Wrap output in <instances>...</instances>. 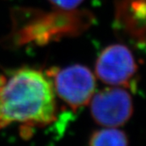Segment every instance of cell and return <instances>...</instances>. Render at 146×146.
I'll return each instance as SVG.
<instances>
[{
    "label": "cell",
    "mask_w": 146,
    "mask_h": 146,
    "mask_svg": "<svg viewBox=\"0 0 146 146\" xmlns=\"http://www.w3.org/2000/svg\"><path fill=\"white\" fill-rule=\"evenodd\" d=\"M53 83L48 74L22 68L0 75V129L13 122L43 126L56 119Z\"/></svg>",
    "instance_id": "cell-1"
},
{
    "label": "cell",
    "mask_w": 146,
    "mask_h": 146,
    "mask_svg": "<svg viewBox=\"0 0 146 146\" xmlns=\"http://www.w3.org/2000/svg\"><path fill=\"white\" fill-rule=\"evenodd\" d=\"M48 75L55 92L73 109L86 105L93 96L95 78L87 67L75 64L62 70H51Z\"/></svg>",
    "instance_id": "cell-2"
},
{
    "label": "cell",
    "mask_w": 146,
    "mask_h": 146,
    "mask_svg": "<svg viewBox=\"0 0 146 146\" xmlns=\"http://www.w3.org/2000/svg\"><path fill=\"white\" fill-rule=\"evenodd\" d=\"M93 119L108 128H116L127 122L133 112L129 93L120 87L107 88L91 99Z\"/></svg>",
    "instance_id": "cell-3"
},
{
    "label": "cell",
    "mask_w": 146,
    "mask_h": 146,
    "mask_svg": "<svg viewBox=\"0 0 146 146\" xmlns=\"http://www.w3.org/2000/svg\"><path fill=\"white\" fill-rule=\"evenodd\" d=\"M135 71L137 64L133 54L121 44L103 49L95 64L97 77L106 84L115 86H129Z\"/></svg>",
    "instance_id": "cell-4"
},
{
    "label": "cell",
    "mask_w": 146,
    "mask_h": 146,
    "mask_svg": "<svg viewBox=\"0 0 146 146\" xmlns=\"http://www.w3.org/2000/svg\"><path fill=\"white\" fill-rule=\"evenodd\" d=\"M89 146H129L124 132L115 128H108L92 134Z\"/></svg>",
    "instance_id": "cell-5"
},
{
    "label": "cell",
    "mask_w": 146,
    "mask_h": 146,
    "mask_svg": "<svg viewBox=\"0 0 146 146\" xmlns=\"http://www.w3.org/2000/svg\"><path fill=\"white\" fill-rule=\"evenodd\" d=\"M55 6L62 10H72L77 7L83 0H49Z\"/></svg>",
    "instance_id": "cell-6"
}]
</instances>
